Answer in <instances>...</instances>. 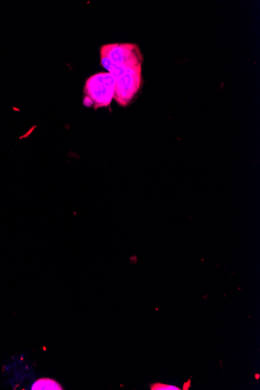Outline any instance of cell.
I'll list each match as a JSON object with an SVG mask.
<instances>
[{
    "label": "cell",
    "instance_id": "cell-1",
    "mask_svg": "<svg viewBox=\"0 0 260 390\" xmlns=\"http://www.w3.org/2000/svg\"><path fill=\"white\" fill-rule=\"evenodd\" d=\"M116 79L108 72H97L84 84V106L94 109L108 107L115 97Z\"/></svg>",
    "mask_w": 260,
    "mask_h": 390
},
{
    "label": "cell",
    "instance_id": "cell-2",
    "mask_svg": "<svg viewBox=\"0 0 260 390\" xmlns=\"http://www.w3.org/2000/svg\"><path fill=\"white\" fill-rule=\"evenodd\" d=\"M102 67L112 64L119 69L134 68L143 66V55L134 43H112L100 48Z\"/></svg>",
    "mask_w": 260,
    "mask_h": 390
},
{
    "label": "cell",
    "instance_id": "cell-3",
    "mask_svg": "<svg viewBox=\"0 0 260 390\" xmlns=\"http://www.w3.org/2000/svg\"><path fill=\"white\" fill-rule=\"evenodd\" d=\"M143 84V66L125 69L116 79L114 100L119 106L126 107L135 99Z\"/></svg>",
    "mask_w": 260,
    "mask_h": 390
},
{
    "label": "cell",
    "instance_id": "cell-4",
    "mask_svg": "<svg viewBox=\"0 0 260 390\" xmlns=\"http://www.w3.org/2000/svg\"><path fill=\"white\" fill-rule=\"evenodd\" d=\"M32 390H63V387L52 378H42L34 383Z\"/></svg>",
    "mask_w": 260,
    "mask_h": 390
},
{
    "label": "cell",
    "instance_id": "cell-5",
    "mask_svg": "<svg viewBox=\"0 0 260 390\" xmlns=\"http://www.w3.org/2000/svg\"><path fill=\"white\" fill-rule=\"evenodd\" d=\"M151 390H181L177 386H171V385L161 384L159 382H156L155 384L151 385Z\"/></svg>",
    "mask_w": 260,
    "mask_h": 390
}]
</instances>
